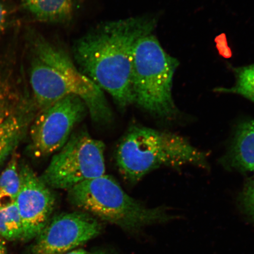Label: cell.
<instances>
[{
    "label": "cell",
    "instance_id": "cell-1",
    "mask_svg": "<svg viewBox=\"0 0 254 254\" xmlns=\"http://www.w3.org/2000/svg\"><path fill=\"white\" fill-rule=\"evenodd\" d=\"M156 25L155 18L146 15L104 22L73 45V60L79 70L121 109L134 103L131 75L136 44Z\"/></svg>",
    "mask_w": 254,
    "mask_h": 254
},
{
    "label": "cell",
    "instance_id": "cell-2",
    "mask_svg": "<svg viewBox=\"0 0 254 254\" xmlns=\"http://www.w3.org/2000/svg\"><path fill=\"white\" fill-rule=\"evenodd\" d=\"M28 77L37 109H47L68 95L86 105L92 120L106 123L113 113L104 92L78 69L68 53L36 32L28 37Z\"/></svg>",
    "mask_w": 254,
    "mask_h": 254
},
{
    "label": "cell",
    "instance_id": "cell-3",
    "mask_svg": "<svg viewBox=\"0 0 254 254\" xmlns=\"http://www.w3.org/2000/svg\"><path fill=\"white\" fill-rule=\"evenodd\" d=\"M116 160L120 173L131 183L163 166L207 165L204 152L182 136L145 127H132L127 132L117 148Z\"/></svg>",
    "mask_w": 254,
    "mask_h": 254
},
{
    "label": "cell",
    "instance_id": "cell-4",
    "mask_svg": "<svg viewBox=\"0 0 254 254\" xmlns=\"http://www.w3.org/2000/svg\"><path fill=\"white\" fill-rule=\"evenodd\" d=\"M69 202L127 231H137L173 219L164 207L150 208L129 196L112 177L104 175L68 190Z\"/></svg>",
    "mask_w": 254,
    "mask_h": 254
},
{
    "label": "cell",
    "instance_id": "cell-5",
    "mask_svg": "<svg viewBox=\"0 0 254 254\" xmlns=\"http://www.w3.org/2000/svg\"><path fill=\"white\" fill-rule=\"evenodd\" d=\"M179 65V61L164 50L154 31L141 37L133 53L131 83L134 103L163 118L176 115L172 87Z\"/></svg>",
    "mask_w": 254,
    "mask_h": 254
},
{
    "label": "cell",
    "instance_id": "cell-6",
    "mask_svg": "<svg viewBox=\"0 0 254 254\" xmlns=\"http://www.w3.org/2000/svg\"><path fill=\"white\" fill-rule=\"evenodd\" d=\"M105 145L86 131L74 133L40 177L50 189L69 190L106 173Z\"/></svg>",
    "mask_w": 254,
    "mask_h": 254
},
{
    "label": "cell",
    "instance_id": "cell-7",
    "mask_svg": "<svg viewBox=\"0 0 254 254\" xmlns=\"http://www.w3.org/2000/svg\"><path fill=\"white\" fill-rule=\"evenodd\" d=\"M88 112L80 98L68 95L47 109L40 111L31 127V147L37 157L61 150L75 126Z\"/></svg>",
    "mask_w": 254,
    "mask_h": 254
},
{
    "label": "cell",
    "instance_id": "cell-8",
    "mask_svg": "<svg viewBox=\"0 0 254 254\" xmlns=\"http://www.w3.org/2000/svg\"><path fill=\"white\" fill-rule=\"evenodd\" d=\"M96 218L85 212L55 216L36 238L27 254H64L99 236Z\"/></svg>",
    "mask_w": 254,
    "mask_h": 254
},
{
    "label": "cell",
    "instance_id": "cell-9",
    "mask_svg": "<svg viewBox=\"0 0 254 254\" xmlns=\"http://www.w3.org/2000/svg\"><path fill=\"white\" fill-rule=\"evenodd\" d=\"M21 186L15 204L23 228V240L36 238L51 220L56 196L27 165L20 168Z\"/></svg>",
    "mask_w": 254,
    "mask_h": 254
},
{
    "label": "cell",
    "instance_id": "cell-10",
    "mask_svg": "<svg viewBox=\"0 0 254 254\" xmlns=\"http://www.w3.org/2000/svg\"><path fill=\"white\" fill-rule=\"evenodd\" d=\"M25 9L36 20L66 24L77 14L81 0H23Z\"/></svg>",
    "mask_w": 254,
    "mask_h": 254
},
{
    "label": "cell",
    "instance_id": "cell-11",
    "mask_svg": "<svg viewBox=\"0 0 254 254\" xmlns=\"http://www.w3.org/2000/svg\"><path fill=\"white\" fill-rule=\"evenodd\" d=\"M230 157L235 167L254 173V120L247 121L238 127Z\"/></svg>",
    "mask_w": 254,
    "mask_h": 254
},
{
    "label": "cell",
    "instance_id": "cell-12",
    "mask_svg": "<svg viewBox=\"0 0 254 254\" xmlns=\"http://www.w3.org/2000/svg\"><path fill=\"white\" fill-rule=\"evenodd\" d=\"M21 186L17 155H13L0 176V206L16 201Z\"/></svg>",
    "mask_w": 254,
    "mask_h": 254
},
{
    "label": "cell",
    "instance_id": "cell-13",
    "mask_svg": "<svg viewBox=\"0 0 254 254\" xmlns=\"http://www.w3.org/2000/svg\"><path fill=\"white\" fill-rule=\"evenodd\" d=\"M0 237L8 241L23 240V224L15 202L0 206Z\"/></svg>",
    "mask_w": 254,
    "mask_h": 254
},
{
    "label": "cell",
    "instance_id": "cell-14",
    "mask_svg": "<svg viewBox=\"0 0 254 254\" xmlns=\"http://www.w3.org/2000/svg\"><path fill=\"white\" fill-rule=\"evenodd\" d=\"M236 82L231 88H221L218 91L239 94L254 103V64L235 69Z\"/></svg>",
    "mask_w": 254,
    "mask_h": 254
},
{
    "label": "cell",
    "instance_id": "cell-15",
    "mask_svg": "<svg viewBox=\"0 0 254 254\" xmlns=\"http://www.w3.org/2000/svg\"><path fill=\"white\" fill-rule=\"evenodd\" d=\"M240 201L244 214L254 223V173L241 193Z\"/></svg>",
    "mask_w": 254,
    "mask_h": 254
},
{
    "label": "cell",
    "instance_id": "cell-16",
    "mask_svg": "<svg viewBox=\"0 0 254 254\" xmlns=\"http://www.w3.org/2000/svg\"><path fill=\"white\" fill-rule=\"evenodd\" d=\"M8 18V12L4 5L0 2V31L5 28L7 24Z\"/></svg>",
    "mask_w": 254,
    "mask_h": 254
},
{
    "label": "cell",
    "instance_id": "cell-17",
    "mask_svg": "<svg viewBox=\"0 0 254 254\" xmlns=\"http://www.w3.org/2000/svg\"><path fill=\"white\" fill-rule=\"evenodd\" d=\"M64 254H98L95 253H92L90 252H88V251L84 250L82 249H75L74 250L71 251L70 252H68L67 253Z\"/></svg>",
    "mask_w": 254,
    "mask_h": 254
},
{
    "label": "cell",
    "instance_id": "cell-18",
    "mask_svg": "<svg viewBox=\"0 0 254 254\" xmlns=\"http://www.w3.org/2000/svg\"><path fill=\"white\" fill-rule=\"evenodd\" d=\"M4 240L0 237V254H8Z\"/></svg>",
    "mask_w": 254,
    "mask_h": 254
}]
</instances>
